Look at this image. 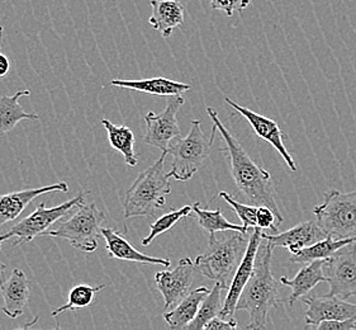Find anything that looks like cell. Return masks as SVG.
Instances as JSON below:
<instances>
[{
    "instance_id": "cell-1",
    "label": "cell",
    "mask_w": 356,
    "mask_h": 330,
    "mask_svg": "<svg viewBox=\"0 0 356 330\" xmlns=\"http://www.w3.org/2000/svg\"><path fill=\"white\" fill-rule=\"evenodd\" d=\"M207 113L212 118L214 126L217 127V131H220L226 144L229 171L238 192L250 202V205L266 206L271 208L280 219H283L275 201V189L270 173L250 158L249 154L229 132V129L223 126L217 109L207 107Z\"/></svg>"
},
{
    "instance_id": "cell-2",
    "label": "cell",
    "mask_w": 356,
    "mask_h": 330,
    "mask_svg": "<svg viewBox=\"0 0 356 330\" xmlns=\"http://www.w3.org/2000/svg\"><path fill=\"white\" fill-rule=\"evenodd\" d=\"M274 248L268 242L260 245L257 251L255 269L249 283L243 288L240 300L237 302L236 311H248L250 324L249 330L265 329L268 327L271 310L284 301L280 297L278 280L271 273Z\"/></svg>"
},
{
    "instance_id": "cell-3",
    "label": "cell",
    "mask_w": 356,
    "mask_h": 330,
    "mask_svg": "<svg viewBox=\"0 0 356 330\" xmlns=\"http://www.w3.org/2000/svg\"><path fill=\"white\" fill-rule=\"evenodd\" d=\"M166 157L168 151H163L161 157L131 184L123 200L124 219L154 217L164 207L166 197L171 194L170 174L165 171Z\"/></svg>"
},
{
    "instance_id": "cell-4",
    "label": "cell",
    "mask_w": 356,
    "mask_h": 330,
    "mask_svg": "<svg viewBox=\"0 0 356 330\" xmlns=\"http://www.w3.org/2000/svg\"><path fill=\"white\" fill-rule=\"evenodd\" d=\"M249 240V233L235 231L234 235L225 239H217L214 234H209L206 251L194 262L197 271L208 280L221 285L223 290H228L246 253Z\"/></svg>"
},
{
    "instance_id": "cell-5",
    "label": "cell",
    "mask_w": 356,
    "mask_h": 330,
    "mask_svg": "<svg viewBox=\"0 0 356 330\" xmlns=\"http://www.w3.org/2000/svg\"><path fill=\"white\" fill-rule=\"evenodd\" d=\"M217 127L213 125L211 136L207 137L202 131L200 120H193L191 131L186 137H175L168 148V155L172 157L171 178L179 182L192 180L204 164L213 146Z\"/></svg>"
},
{
    "instance_id": "cell-6",
    "label": "cell",
    "mask_w": 356,
    "mask_h": 330,
    "mask_svg": "<svg viewBox=\"0 0 356 330\" xmlns=\"http://www.w3.org/2000/svg\"><path fill=\"white\" fill-rule=\"evenodd\" d=\"M106 215L95 203L80 205L74 215L57 226L43 233L44 237H58L67 240L72 246L84 253L98 249V239L102 237V223Z\"/></svg>"
},
{
    "instance_id": "cell-7",
    "label": "cell",
    "mask_w": 356,
    "mask_h": 330,
    "mask_svg": "<svg viewBox=\"0 0 356 330\" xmlns=\"http://www.w3.org/2000/svg\"><path fill=\"white\" fill-rule=\"evenodd\" d=\"M316 223L327 237L356 239V191L342 194L331 189L314 210Z\"/></svg>"
},
{
    "instance_id": "cell-8",
    "label": "cell",
    "mask_w": 356,
    "mask_h": 330,
    "mask_svg": "<svg viewBox=\"0 0 356 330\" xmlns=\"http://www.w3.org/2000/svg\"><path fill=\"white\" fill-rule=\"evenodd\" d=\"M84 202H86V192H80L76 197L55 207L47 208L46 203L41 202L33 214L27 216L19 223H15V226L6 234L0 235V243L12 237L15 239L13 244L15 246L31 243L38 235H42L46 230L50 229L51 225H54L60 219L67 215L74 208L83 205Z\"/></svg>"
},
{
    "instance_id": "cell-9",
    "label": "cell",
    "mask_w": 356,
    "mask_h": 330,
    "mask_svg": "<svg viewBox=\"0 0 356 330\" xmlns=\"http://www.w3.org/2000/svg\"><path fill=\"white\" fill-rule=\"evenodd\" d=\"M323 272L330 285V294L343 300L356 296V240L328 257Z\"/></svg>"
},
{
    "instance_id": "cell-10",
    "label": "cell",
    "mask_w": 356,
    "mask_h": 330,
    "mask_svg": "<svg viewBox=\"0 0 356 330\" xmlns=\"http://www.w3.org/2000/svg\"><path fill=\"white\" fill-rule=\"evenodd\" d=\"M183 95L169 97L166 107L161 113L149 112L145 116L146 132L143 141L159 150L166 151L175 137L181 136L178 123V112L184 104Z\"/></svg>"
},
{
    "instance_id": "cell-11",
    "label": "cell",
    "mask_w": 356,
    "mask_h": 330,
    "mask_svg": "<svg viewBox=\"0 0 356 330\" xmlns=\"http://www.w3.org/2000/svg\"><path fill=\"white\" fill-rule=\"evenodd\" d=\"M198 272L192 259L179 260L174 269H165L155 274L157 290L164 297V309L171 310L181 301L192 290L195 273Z\"/></svg>"
},
{
    "instance_id": "cell-12",
    "label": "cell",
    "mask_w": 356,
    "mask_h": 330,
    "mask_svg": "<svg viewBox=\"0 0 356 330\" xmlns=\"http://www.w3.org/2000/svg\"><path fill=\"white\" fill-rule=\"evenodd\" d=\"M263 230L255 228L250 234L249 245L246 253L243 256L240 266L237 267L234 280L228 288L226 300L223 301L221 317L223 319H232L236 313L237 302L241 297L243 288L249 283L250 278L252 277V273L255 269V262H257V251L260 249V245L263 243Z\"/></svg>"
},
{
    "instance_id": "cell-13",
    "label": "cell",
    "mask_w": 356,
    "mask_h": 330,
    "mask_svg": "<svg viewBox=\"0 0 356 330\" xmlns=\"http://www.w3.org/2000/svg\"><path fill=\"white\" fill-rule=\"evenodd\" d=\"M225 102L229 104L231 107L237 111L243 118L250 123V126L254 129V132L257 136L260 137L264 141L269 144L278 151L280 157L284 159L285 164L292 172H297V164L293 159L292 154L288 151V148H285L284 132L280 129L278 123L269 117H265L263 115H259L257 112L251 111L249 108L243 107L237 104L236 102L232 101L229 97L225 98Z\"/></svg>"
},
{
    "instance_id": "cell-14",
    "label": "cell",
    "mask_w": 356,
    "mask_h": 330,
    "mask_svg": "<svg viewBox=\"0 0 356 330\" xmlns=\"http://www.w3.org/2000/svg\"><path fill=\"white\" fill-rule=\"evenodd\" d=\"M302 301L307 305V327L314 329H317V327L323 322L345 320L356 316L355 304H350L334 294L305 296Z\"/></svg>"
},
{
    "instance_id": "cell-15",
    "label": "cell",
    "mask_w": 356,
    "mask_h": 330,
    "mask_svg": "<svg viewBox=\"0 0 356 330\" xmlns=\"http://www.w3.org/2000/svg\"><path fill=\"white\" fill-rule=\"evenodd\" d=\"M263 237L273 248H285L292 254H296L307 246L327 237V235L322 231L316 221H303L284 233H263Z\"/></svg>"
},
{
    "instance_id": "cell-16",
    "label": "cell",
    "mask_w": 356,
    "mask_h": 330,
    "mask_svg": "<svg viewBox=\"0 0 356 330\" xmlns=\"http://www.w3.org/2000/svg\"><path fill=\"white\" fill-rule=\"evenodd\" d=\"M51 192H69V184L66 182H58L50 186L24 189L12 194L0 196V226L15 220L26 210L31 202L35 201L42 194Z\"/></svg>"
},
{
    "instance_id": "cell-17",
    "label": "cell",
    "mask_w": 356,
    "mask_h": 330,
    "mask_svg": "<svg viewBox=\"0 0 356 330\" xmlns=\"http://www.w3.org/2000/svg\"><path fill=\"white\" fill-rule=\"evenodd\" d=\"M0 294L4 300L1 310L8 317L15 320L23 315L31 294V282L26 273L15 268L10 273V277L0 283Z\"/></svg>"
},
{
    "instance_id": "cell-18",
    "label": "cell",
    "mask_w": 356,
    "mask_h": 330,
    "mask_svg": "<svg viewBox=\"0 0 356 330\" xmlns=\"http://www.w3.org/2000/svg\"><path fill=\"white\" fill-rule=\"evenodd\" d=\"M102 237L106 240V249L108 256L112 259H118L123 262H135L141 265H157L168 268L170 267V259L155 258L146 256L137 251L134 245L129 243L127 237L122 235V233L112 228H102Z\"/></svg>"
},
{
    "instance_id": "cell-19",
    "label": "cell",
    "mask_w": 356,
    "mask_h": 330,
    "mask_svg": "<svg viewBox=\"0 0 356 330\" xmlns=\"http://www.w3.org/2000/svg\"><path fill=\"white\" fill-rule=\"evenodd\" d=\"M325 260L326 259H320V260H314V262L307 263L306 266L300 268V272L296 274V277L293 280H289L285 276L280 278V282L284 286L292 288V294L286 299V302L289 305H293L294 302L303 299L317 285H320L322 282H327V278L323 272Z\"/></svg>"
},
{
    "instance_id": "cell-20",
    "label": "cell",
    "mask_w": 356,
    "mask_h": 330,
    "mask_svg": "<svg viewBox=\"0 0 356 330\" xmlns=\"http://www.w3.org/2000/svg\"><path fill=\"white\" fill-rule=\"evenodd\" d=\"M151 8L149 22L164 38H169L172 31L184 23L186 9L180 0H151Z\"/></svg>"
},
{
    "instance_id": "cell-21",
    "label": "cell",
    "mask_w": 356,
    "mask_h": 330,
    "mask_svg": "<svg viewBox=\"0 0 356 330\" xmlns=\"http://www.w3.org/2000/svg\"><path fill=\"white\" fill-rule=\"evenodd\" d=\"M109 84L118 86L122 89H131V91H137V92H143V93L151 94V95H157V97L183 95L188 91H191V88H192L191 84L168 79L164 77L143 80L114 79Z\"/></svg>"
},
{
    "instance_id": "cell-22",
    "label": "cell",
    "mask_w": 356,
    "mask_h": 330,
    "mask_svg": "<svg viewBox=\"0 0 356 330\" xmlns=\"http://www.w3.org/2000/svg\"><path fill=\"white\" fill-rule=\"evenodd\" d=\"M209 288H198L192 290L186 297L169 311H165L164 319L171 329H186L200 311V304L209 294Z\"/></svg>"
},
{
    "instance_id": "cell-23",
    "label": "cell",
    "mask_w": 356,
    "mask_h": 330,
    "mask_svg": "<svg viewBox=\"0 0 356 330\" xmlns=\"http://www.w3.org/2000/svg\"><path fill=\"white\" fill-rule=\"evenodd\" d=\"M102 125L107 131L109 144L114 150L121 152L126 164L134 168L138 164L140 155L135 151V134L126 125H114L107 118L102 120Z\"/></svg>"
},
{
    "instance_id": "cell-24",
    "label": "cell",
    "mask_w": 356,
    "mask_h": 330,
    "mask_svg": "<svg viewBox=\"0 0 356 330\" xmlns=\"http://www.w3.org/2000/svg\"><path fill=\"white\" fill-rule=\"evenodd\" d=\"M31 91H19L15 95L0 97V136L7 135L23 120H38L37 113L26 112L19 103L22 97H29Z\"/></svg>"
},
{
    "instance_id": "cell-25",
    "label": "cell",
    "mask_w": 356,
    "mask_h": 330,
    "mask_svg": "<svg viewBox=\"0 0 356 330\" xmlns=\"http://www.w3.org/2000/svg\"><path fill=\"white\" fill-rule=\"evenodd\" d=\"M356 239H335V237H327L322 239L314 244L307 246L305 249L292 254L291 262L292 263H309L314 260L320 259H327L331 257L335 251H339L343 245L349 244Z\"/></svg>"
},
{
    "instance_id": "cell-26",
    "label": "cell",
    "mask_w": 356,
    "mask_h": 330,
    "mask_svg": "<svg viewBox=\"0 0 356 330\" xmlns=\"http://www.w3.org/2000/svg\"><path fill=\"white\" fill-rule=\"evenodd\" d=\"M193 212L198 220V223L208 234H216L220 231H237L246 234L250 230L246 229L243 225H235L229 223L225 216L222 215L221 208H217L214 211L204 210L200 207V202H195L193 205Z\"/></svg>"
},
{
    "instance_id": "cell-27",
    "label": "cell",
    "mask_w": 356,
    "mask_h": 330,
    "mask_svg": "<svg viewBox=\"0 0 356 330\" xmlns=\"http://www.w3.org/2000/svg\"><path fill=\"white\" fill-rule=\"evenodd\" d=\"M222 290L223 288H221V285L216 283V286L209 291V294H207L204 300L200 304V311L195 316V319L186 327V330L203 329L208 322L221 315L222 308H223Z\"/></svg>"
},
{
    "instance_id": "cell-28",
    "label": "cell",
    "mask_w": 356,
    "mask_h": 330,
    "mask_svg": "<svg viewBox=\"0 0 356 330\" xmlns=\"http://www.w3.org/2000/svg\"><path fill=\"white\" fill-rule=\"evenodd\" d=\"M106 288V285H99V286H90L81 283L75 288H72L67 294V301L63 306L57 308L52 311V316L60 315L65 311H76V310L86 309L93 304L95 294L100 292L102 290Z\"/></svg>"
},
{
    "instance_id": "cell-29",
    "label": "cell",
    "mask_w": 356,
    "mask_h": 330,
    "mask_svg": "<svg viewBox=\"0 0 356 330\" xmlns=\"http://www.w3.org/2000/svg\"><path fill=\"white\" fill-rule=\"evenodd\" d=\"M193 206H184L179 210H172L170 212L165 214L164 216L156 219L154 223H151L150 234L141 240V244L143 246L150 245L159 235L164 234L166 231L172 229L177 223L186 220L188 216L192 215Z\"/></svg>"
},
{
    "instance_id": "cell-30",
    "label": "cell",
    "mask_w": 356,
    "mask_h": 330,
    "mask_svg": "<svg viewBox=\"0 0 356 330\" xmlns=\"http://www.w3.org/2000/svg\"><path fill=\"white\" fill-rule=\"evenodd\" d=\"M218 196L235 211L246 229L252 230L257 228V206L243 205L241 202L236 201L231 194L225 192V191L220 192Z\"/></svg>"
},
{
    "instance_id": "cell-31",
    "label": "cell",
    "mask_w": 356,
    "mask_h": 330,
    "mask_svg": "<svg viewBox=\"0 0 356 330\" xmlns=\"http://www.w3.org/2000/svg\"><path fill=\"white\" fill-rule=\"evenodd\" d=\"M282 223H283V219H280L271 208L266 206H257V228L263 230L264 233L270 230L271 234H277L279 225Z\"/></svg>"
},
{
    "instance_id": "cell-32",
    "label": "cell",
    "mask_w": 356,
    "mask_h": 330,
    "mask_svg": "<svg viewBox=\"0 0 356 330\" xmlns=\"http://www.w3.org/2000/svg\"><path fill=\"white\" fill-rule=\"evenodd\" d=\"M251 0H211V7L214 10L225 12L227 17H232L237 13H241L246 8L250 7Z\"/></svg>"
},
{
    "instance_id": "cell-33",
    "label": "cell",
    "mask_w": 356,
    "mask_h": 330,
    "mask_svg": "<svg viewBox=\"0 0 356 330\" xmlns=\"http://www.w3.org/2000/svg\"><path fill=\"white\" fill-rule=\"evenodd\" d=\"M317 329L320 330H356V316L345 320H330L321 323Z\"/></svg>"
},
{
    "instance_id": "cell-34",
    "label": "cell",
    "mask_w": 356,
    "mask_h": 330,
    "mask_svg": "<svg viewBox=\"0 0 356 330\" xmlns=\"http://www.w3.org/2000/svg\"><path fill=\"white\" fill-rule=\"evenodd\" d=\"M238 327V323L236 319H223L221 316H217L212 319L211 322L204 325V330H234Z\"/></svg>"
},
{
    "instance_id": "cell-35",
    "label": "cell",
    "mask_w": 356,
    "mask_h": 330,
    "mask_svg": "<svg viewBox=\"0 0 356 330\" xmlns=\"http://www.w3.org/2000/svg\"><path fill=\"white\" fill-rule=\"evenodd\" d=\"M9 70H10V61L7 55L0 50V79L6 78Z\"/></svg>"
},
{
    "instance_id": "cell-36",
    "label": "cell",
    "mask_w": 356,
    "mask_h": 330,
    "mask_svg": "<svg viewBox=\"0 0 356 330\" xmlns=\"http://www.w3.org/2000/svg\"><path fill=\"white\" fill-rule=\"evenodd\" d=\"M0 251H1V243H0ZM6 271H7V266L0 260V283L6 278Z\"/></svg>"
}]
</instances>
